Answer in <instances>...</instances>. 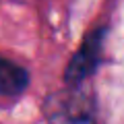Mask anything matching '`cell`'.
Here are the masks:
<instances>
[{"instance_id":"3","label":"cell","mask_w":124,"mask_h":124,"mask_svg":"<svg viewBox=\"0 0 124 124\" xmlns=\"http://www.w3.org/2000/svg\"><path fill=\"white\" fill-rule=\"evenodd\" d=\"M54 124H93L91 116L87 114V110L83 108H60L54 114Z\"/></svg>"},{"instance_id":"2","label":"cell","mask_w":124,"mask_h":124,"mask_svg":"<svg viewBox=\"0 0 124 124\" xmlns=\"http://www.w3.org/2000/svg\"><path fill=\"white\" fill-rule=\"evenodd\" d=\"M29 83V75L17 62L0 58V95H19Z\"/></svg>"},{"instance_id":"1","label":"cell","mask_w":124,"mask_h":124,"mask_svg":"<svg viewBox=\"0 0 124 124\" xmlns=\"http://www.w3.org/2000/svg\"><path fill=\"white\" fill-rule=\"evenodd\" d=\"M101 37H103V29H97L85 39L83 48L75 54V58L70 60L66 68V83L70 85L81 83L85 77L93 72V68L97 66V60H99V52H101Z\"/></svg>"}]
</instances>
